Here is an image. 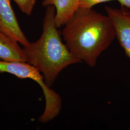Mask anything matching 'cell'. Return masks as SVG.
<instances>
[{
    "label": "cell",
    "mask_w": 130,
    "mask_h": 130,
    "mask_svg": "<svg viewBox=\"0 0 130 130\" xmlns=\"http://www.w3.org/2000/svg\"><path fill=\"white\" fill-rule=\"evenodd\" d=\"M122 6L130 9V0H117Z\"/></svg>",
    "instance_id": "cell-10"
},
{
    "label": "cell",
    "mask_w": 130,
    "mask_h": 130,
    "mask_svg": "<svg viewBox=\"0 0 130 130\" xmlns=\"http://www.w3.org/2000/svg\"><path fill=\"white\" fill-rule=\"evenodd\" d=\"M42 5H53L56 8L55 22L56 27L64 26L79 8V0H43Z\"/></svg>",
    "instance_id": "cell-6"
},
{
    "label": "cell",
    "mask_w": 130,
    "mask_h": 130,
    "mask_svg": "<svg viewBox=\"0 0 130 130\" xmlns=\"http://www.w3.org/2000/svg\"><path fill=\"white\" fill-rule=\"evenodd\" d=\"M0 32L24 46L30 42L21 29L10 0H0Z\"/></svg>",
    "instance_id": "cell-4"
},
{
    "label": "cell",
    "mask_w": 130,
    "mask_h": 130,
    "mask_svg": "<svg viewBox=\"0 0 130 130\" xmlns=\"http://www.w3.org/2000/svg\"><path fill=\"white\" fill-rule=\"evenodd\" d=\"M105 10L114 26L116 37L130 60V13L109 6H106Z\"/></svg>",
    "instance_id": "cell-5"
},
{
    "label": "cell",
    "mask_w": 130,
    "mask_h": 130,
    "mask_svg": "<svg viewBox=\"0 0 130 130\" xmlns=\"http://www.w3.org/2000/svg\"><path fill=\"white\" fill-rule=\"evenodd\" d=\"M112 1L114 0H79V7L91 9L95 5Z\"/></svg>",
    "instance_id": "cell-9"
},
{
    "label": "cell",
    "mask_w": 130,
    "mask_h": 130,
    "mask_svg": "<svg viewBox=\"0 0 130 130\" xmlns=\"http://www.w3.org/2000/svg\"><path fill=\"white\" fill-rule=\"evenodd\" d=\"M56 8L46 6L40 38L23 48L27 62L35 67L43 75L49 87L58 75L69 66L83 62L73 56L64 43L55 22Z\"/></svg>",
    "instance_id": "cell-2"
},
{
    "label": "cell",
    "mask_w": 130,
    "mask_h": 130,
    "mask_svg": "<svg viewBox=\"0 0 130 130\" xmlns=\"http://www.w3.org/2000/svg\"><path fill=\"white\" fill-rule=\"evenodd\" d=\"M61 35L71 54L91 68L116 38L114 26L107 15L80 7L65 24Z\"/></svg>",
    "instance_id": "cell-1"
},
{
    "label": "cell",
    "mask_w": 130,
    "mask_h": 130,
    "mask_svg": "<svg viewBox=\"0 0 130 130\" xmlns=\"http://www.w3.org/2000/svg\"><path fill=\"white\" fill-rule=\"evenodd\" d=\"M24 13L28 15L32 14L33 9L37 0H13Z\"/></svg>",
    "instance_id": "cell-8"
},
{
    "label": "cell",
    "mask_w": 130,
    "mask_h": 130,
    "mask_svg": "<svg viewBox=\"0 0 130 130\" xmlns=\"http://www.w3.org/2000/svg\"><path fill=\"white\" fill-rule=\"evenodd\" d=\"M0 59L3 61L27 62L19 42L0 32Z\"/></svg>",
    "instance_id": "cell-7"
},
{
    "label": "cell",
    "mask_w": 130,
    "mask_h": 130,
    "mask_svg": "<svg viewBox=\"0 0 130 130\" xmlns=\"http://www.w3.org/2000/svg\"><path fill=\"white\" fill-rule=\"evenodd\" d=\"M9 73L21 79H31L41 87L45 100L44 111L39 117V121L45 123L57 116L62 109V102L60 96L47 86L43 75L34 66L25 61L8 62L0 60V73Z\"/></svg>",
    "instance_id": "cell-3"
}]
</instances>
